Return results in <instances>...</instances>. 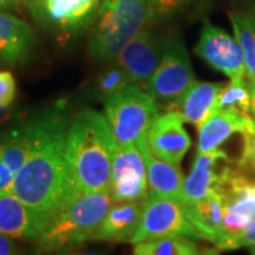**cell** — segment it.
<instances>
[{
  "label": "cell",
  "instance_id": "obj_22",
  "mask_svg": "<svg viewBox=\"0 0 255 255\" xmlns=\"http://www.w3.org/2000/svg\"><path fill=\"white\" fill-rule=\"evenodd\" d=\"M184 214L203 240L216 245L222 233V197L213 190L202 199L182 203Z\"/></svg>",
  "mask_w": 255,
  "mask_h": 255
},
{
  "label": "cell",
  "instance_id": "obj_6",
  "mask_svg": "<svg viewBox=\"0 0 255 255\" xmlns=\"http://www.w3.org/2000/svg\"><path fill=\"white\" fill-rule=\"evenodd\" d=\"M222 197V233L215 248L233 250L234 241L255 222V183L237 164L228 169L215 189Z\"/></svg>",
  "mask_w": 255,
  "mask_h": 255
},
{
  "label": "cell",
  "instance_id": "obj_35",
  "mask_svg": "<svg viewBox=\"0 0 255 255\" xmlns=\"http://www.w3.org/2000/svg\"><path fill=\"white\" fill-rule=\"evenodd\" d=\"M23 1L28 6V8L31 9L32 13H33L34 15H37L38 13H39L41 0H23Z\"/></svg>",
  "mask_w": 255,
  "mask_h": 255
},
{
  "label": "cell",
  "instance_id": "obj_14",
  "mask_svg": "<svg viewBox=\"0 0 255 255\" xmlns=\"http://www.w3.org/2000/svg\"><path fill=\"white\" fill-rule=\"evenodd\" d=\"M50 115L51 109L39 116L25 121L18 128L9 130L4 135H0L2 163L13 175L23 167L37 139L45 129Z\"/></svg>",
  "mask_w": 255,
  "mask_h": 255
},
{
  "label": "cell",
  "instance_id": "obj_31",
  "mask_svg": "<svg viewBox=\"0 0 255 255\" xmlns=\"http://www.w3.org/2000/svg\"><path fill=\"white\" fill-rule=\"evenodd\" d=\"M14 175L2 163L1 159V143H0V191H9Z\"/></svg>",
  "mask_w": 255,
  "mask_h": 255
},
{
  "label": "cell",
  "instance_id": "obj_3",
  "mask_svg": "<svg viewBox=\"0 0 255 255\" xmlns=\"http://www.w3.org/2000/svg\"><path fill=\"white\" fill-rule=\"evenodd\" d=\"M114 205L109 190L81 193L52 219L37 239L44 252H66L91 241Z\"/></svg>",
  "mask_w": 255,
  "mask_h": 255
},
{
  "label": "cell",
  "instance_id": "obj_8",
  "mask_svg": "<svg viewBox=\"0 0 255 255\" xmlns=\"http://www.w3.org/2000/svg\"><path fill=\"white\" fill-rule=\"evenodd\" d=\"M170 235H181L195 241L203 240L187 219L182 203L148 194L143 203L141 223L130 244Z\"/></svg>",
  "mask_w": 255,
  "mask_h": 255
},
{
  "label": "cell",
  "instance_id": "obj_7",
  "mask_svg": "<svg viewBox=\"0 0 255 255\" xmlns=\"http://www.w3.org/2000/svg\"><path fill=\"white\" fill-rule=\"evenodd\" d=\"M195 81L183 41L178 38H167L161 63L144 85V90L156 101L173 104Z\"/></svg>",
  "mask_w": 255,
  "mask_h": 255
},
{
  "label": "cell",
  "instance_id": "obj_20",
  "mask_svg": "<svg viewBox=\"0 0 255 255\" xmlns=\"http://www.w3.org/2000/svg\"><path fill=\"white\" fill-rule=\"evenodd\" d=\"M100 0H41L43 12L50 23L65 32H77L94 21Z\"/></svg>",
  "mask_w": 255,
  "mask_h": 255
},
{
  "label": "cell",
  "instance_id": "obj_36",
  "mask_svg": "<svg viewBox=\"0 0 255 255\" xmlns=\"http://www.w3.org/2000/svg\"><path fill=\"white\" fill-rule=\"evenodd\" d=\"M252 114H255V91L252 95Z\"/></svg>",
  "mask_w": 255,
  "mask_h": 255
},
{
  "label": "cell",
  "instance_id": "obj_1",
  "mask_svg": "<svg viewBox=\"0 0 255 255\" xmlns=\"http://www.w3.org/2000/svg\"><path fill=\"white\" fill-rule=\"evenodd\" d=\"M69 123L64 108L51 109L45 129L9 188V193L33 210L45 227L79 194L66 158Z\"/></svg>",
  "mask_w": 255,
  "mask_h": 255
},
{
  "label": "cell",
  "instance_id": "obj_10",
  "mask_svg": "<svg viewBox=\"0 0 255 255\" xmlns=\"http://www.w3.org/2000/svg\"><path fill=\"white\" fill-rule=\"evenodd\" d=\"M194 51L213 69L231 79L246 78L244 53L238 39L210 21H205Z\"/></svg>",
  "mask_w": 255,
  "mask_h": 255
},
{
  "label": "cell",
  "instance_id": "obj_11",
  "mask_svg": "<svg viewBox=\"0 0 255 255\" xmlns=\"http://www.w3.org/2000/svg\"><path fill=\"white\" fill-rule=\"evenodd\" d=\"M165 40L145 26L121 50L114 60L126 70L133 84L144 87L161 63Z\"/></svg>",
  "mask_w": 255,
  "mask_h": 255
},
{
  "label": "cell",
  "instance_id": "obj_33",
  "mask_svg": "<svg viewBox=\"0 0 255 255\" xmlns=\"http://www.w3.org/2000/svg\"><path fill=\"white\" fill-rule=\"evenodd\" d=\"M19 117V111L11 109V108H0V126L8 123L9 121L17 120Z\"/></svg>",
  "mask_w": 255,
  "mask_h": 255
},
{
  "label": "cell",
  "instance_id": "obj_37",
  "mask_svg": "<svg viewBox=\"0 0 255 255\" xmlns=\"http://www.w3.org/2000/svg\"><path fill=\"white\" fill-rule=\"evenodd\" d=\"M250 250H251V254H255V247H252Z\"/></svg>",
  "mask_w": 255,
  "mask_h": 255
},
{
  "label": "cell",
  "instance_id": "obj_15",
  "mask_svg": "<svg viewBox=\"0 0 255 255\" xmlns=\"http://www.w3.org/2000/svg\"><path fill=\"white\" fill-rule=\"evenodd\" d=\"M253 121V117L250 114L241 113L239 110H214L197 128V152L219 149L234 133L244 132Z\"/></svg>",
  "mask_w": 255,
  "mask_h": 255
},
{
  "label": "cell",
  "instance_id": "obj_27",
  "mask_svg": "<svg viewBox=\"0 0 255 255\" xmlns=\"http://www.w3.org/2000/svg\"><path fill=\"white\" fill-rule=\"evenodd\" d=\"M244 138V148L240 159L237 165L241 170L246 171L248 169L255 170V121L250 124V127L242 132Z\"/></svg>",
  "mask_w": 255,
  "mask_h": 255
},
{
  "label": "cell",
  "instance_id": "obj_39",
  "mask_svg": "<svg viewBox=\"0 0 255 255\" xmlns=\"http://www.w3.org/2000/svg\"><path fill=\"white\" fill-rule=\"evenodd\" d=\"M254 115V119H255V114H253Z\"/></svg>",
  "mask_w": 255,
  "mask_h": 255
},
{
  "label": "cell",
  "instance_id": "obj_18",
  "mask_svg": "<svg viewBox=\"0 0 255 255\" xmlns=\"http://www.w3.org/2000/svg\"><path fill=\"white\" fill-rule=\"evenodd\" d=\"M144 201L114 202L92 240L130 242L139 227Z\"/></svg>",
  "mask_w": 255,
  "mask_h": 255
},
{
  "label": "cell",
  "instance_id": "obj_28",
  "mask_svg": "<svg viewBox=\"0 0 255 255\" xmlns=\"http://www.w3.org/2000/svg\"><path fill=\"white\" fill-rule=\"evenodd\" d=\"M17 96V83L9 71H0V108L11 107Z\"/></svg>",
  "mask_w": 255,
  "mask_h": 255
},
{
  "label": "cell",
  "instance_id": "obj_9",
  "mask_svg": "<svg viewBox=\"0 0 255 255\" xmlns=\"http://www.w3.org/2000/svg\"><path fill=\"white\" fill-rule=\"evenodd\" d=\"M109 191L114 202L144 201L148 196L145 162L136 143L117 144L111 164Z\"/></svg>",
  "mask_w": 255,
  "mask_h": 255
},
{
  "label": "cell",
  "instance_id": "obj_21",
  "mask_svg": "<svg viewBox=\"0 0 255 255\" xmlns=\"http://www.w3.org/2000/svg\"><path fill=\"white\" fill-rule=\"evenodd\" d=\"M223 87L222 83L195 81L171 104V110H176L184 122L199 128L214 111L216 100Z\"/></svg>",
  "mask_w": 255,
  "mask_h": 255
},
{
  "label": "cell",
  "instance_id": "obj_5",
  "mask_svg": "<svg viewBox=\"0 0 255 255\" xmlns=\"http://www.w3.org/2000/svg\"><path fill=\"white\" fill-rule=\"evenodd\" d=\"M158 115L157 101L132 83L104 101L105 120L117 144L136 143Z\"/></svg>",
  "mask_w": 255,
  "mask_h": 255
},
{
  "label": "cell",
  "instance_id": "obj_38",
  "mask_svg": "<svg viewBox=\"0 0 255 255\" xmlns=\"http://www.w3.org/2000/svg\"><path fill=\"white\" fill-rule=\"evenodd\" d=\"M252 12H253V14L255 15V4H254V7H253V9H252Z\"/></svg>",
  "mask_w": 255,
  "mask_h": 255
},
{
  "label": "cell",
  "instance_id": "obj_30",
  "mask_svg": "<svg viewBox=\"0 0 255 255\" xmlns=\"http://www.w3.org/2000/svg\"><path fill=\"white\" fill-rule=\"evenodd\" d=\"M241 247H255V222L253 225H251L244 233H241L237 238V240L234 241L233 250Z\"/></svg>",
  "mask_w": 255,
  "mask_h": 255
},
{
  "label": "cell",
  "instance_id": "obj_23",
  "mask_svg": "<svg viewBox=\"0 0 255 255\" xmlns=\"http://www.w3.org/2000/svg\"><path fill=\"white\" fill-rule=\"evenodd\" d=\"M235 38L240 44L245 60L246 82L251 94L255 91V15L253 12L229 13Z\"/></svg>",
  "mask_w": 255,
  "mask_h": 255
},
{
  "label": "cell",
  "instance_id": "obj_29",
  "mask_svg": "<svg viewBox=\"0 0 255 255\" xmlns=\"http://www.w3.org/2000/svg\"><path fill=\"white\" fill-rule=\"evenodd\" d=\"M193 0H150L154 15L158 17H169L175 12L180 11Z\"/></svg>",
  "mask_w": 255,
  "mask_h": 255
},
{
  "label": "cell",
  "instance_id": "obj_40",
  "mask_svg": "<svg viewBox=\"0 0 255 255\" xmlns=\"http://www.w3.org/2000/svg\"><path fill=\"white\" fill-rule=\"evenodd\" d=\"M254 1H255V0H254Z\"/></svg>",
  "mask_w": 255,
  "mask_h": 255
},
{
  "label": "cell",
  "instance_id": "obj_12",
  "mask_svg": "<svg viewBox=\"0 0 255 255\" xmlns=\"http://www.w3.org/2000/svg\"><path fill=\"white\" fill-rule=\"evenodd\" d=\"M184 121L176 110L158 115L146 131L149 149L156 157L178 165L189 150L191 139L183 127Z\"/></svg>",
  "mask_w": 255,
  "mask_h": 255
},
{
  "label": "cell",
  "instance_id": "obj_25",
  "mask_svg": "<svg viewBox=\"0 0 255 255\" xmlns=\"http://www.w3.org/2000/svg\"><path fill=\"white\" fill-rule=\"evenodd\" d=\"M239 110L241 113H252V94L246 78H233L220 91L215 109Z\"/></svg>",
  "mask_w": 255,
  "mask_h": 255
},
{
  "label": "cell",
  "instance_id": "obj_4",
  "mask_svg": "<svg viewBox=\"0 0 255 255\" xmlns=\"http://www.w3.org/2000/svg\"><path fill=\"white\" fill-rule=\"evenodd\" d=\"M152 17L150 0H102L89 45L92 58L97 62L114 60Z\"/></svg>",
  "mask_w": 255,
  "mask_h": 255
},
{
  "label": "cell",
  "instance_id": "obj_34",
  "mask_svg": "<svg viewBox=\"0 0 255 255\" xmlns=\"http://www.w3.org/2000/svg\"><path fill=\"white\" fill-rule=\"evenodd\" d=\"M21 0H0V11H8L19 7Z\"/></svg>",
  "mask_w": 255,
  "mask_h": 255
},
{
  "label": "cell",
  "instance_id": "obj_24",
  "mask_svg": "<svg viewBox=\"0 0 255 255\" xmlns=\"http://www.w3.org/2000/svg\"><path fill=\"white\" fill-rule=\"evenodd\" d=\"M201 248L193 239L170 235L137 242L133 247L136 255H197Z\"/></svg>",
  "mask_w": 255,
  "mask_h": 255
},
{
  "label": "cell",
  "instance_id": "obj_26",
  "mask_svg": "<svg viewBox=\"0 0 255 255\" xmlns=\"http://www.w3.org/2000/svg\"><path fill=\"white\" fill-rule=\"evenodd\" d=\"M131 83V79L128 76L126 70L115 62L107 69H104L96 79L95 94L102 101H105L111 95L122 90Z\"/></svg>",
  "mask_w": 255,
  "mask_h": 255
},
{
  "label": "cell",
  "instance_id": "obj_17",
  "mask_svg": "<svg viewBox=\"0 0 255 255\" xmlns=\"http://www.w3.org/2000/svg\"><path fill=\"white\" fill-rule=\"evenodd\" d=\"M137 146L145 162L148 189L151 195L173 199L180 202L184 175L178 165L156 157L149 149L145 135L137 139Z\"/></svg>",
  "mask_w": 255,
  "mask_h": 255
},
{
  "label": "cell",
  "instance_id": "obj_32",
  "mask_svg": "<svg viewBox=\"0 0 255 255\" xmlns=\"http://www.w3.org/2000/svg\"><path fill=\"white\" fill-rule=\"evenodd\" d=\"M8 235L0 232V255H11L17 253V248Z\"/></svg>",
  "mask_w": 255,
  "mask_h": 255
},
{
  "label": "cell",
  "instance_id": "obj_16",
  "mask_svg": "<svg viewBox=\"0 0 255 255\" xmlns=\"http://www.w3.org/2000/svg\"><path fill=\"white\" fill-rule=\"evenodd\" d=\"M45 225L9 191H0V232L12 239L37 240Z\"/></svg>",
  "mask_w": 255,
  "mask_h": 255
},
{
  "label": "cell",
  "instance_id": "obj_2",
  "mask_svg": "<svg viewBox=\"0 0 255 255\" xmlns=\"http://www.w3.org/2000/svg\"><path fill=\"white\" fill-rule=\"evenodd\" d=\"M116 146L113 131L101 113L84 110L70 121L66 158L79 194L109 190Z\"/></svg>",
  "mask_w": 255,
  "mask_h": 255
},
{
  "label": "cell",
  "instance_id": "obj_19",
  "mask_svg": "<svg viewBox=\"0 0 255 255\" xmlns=\"http://www.w3.org/2000/svg\"><path fill=\"white\" fill-rule=\"evenodd\" d=\"M36 39L26 21L0 11V65H15L30 55Z\"/></svg>",
  "mask_w": 255,
  "mask_h": 255
},
{
  "label": "cell",
  "instance_id": "obj_13",
  "mask_svg": "<svg viewBox=\"0 0 255 255\" xmlns=\"http://www.w3.org/2000/svg\"><path fill=\"white\" fill-rule=\"evenodd\" d=\"M231 165L228 155L220 148L196 152L191 171L184 177L180 202H194L215 190Z\"/></svg>",
  "mask_w": 255,
  "mask_h": 255
}]
</instances>
